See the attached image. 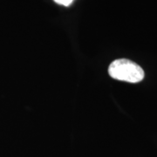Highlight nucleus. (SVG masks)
<instances>
[{
    "label": "nucleus",
    "mask_w": 157,
    "mask_h": 157,
    "mask_svg": "<svg viewBox=\"0 0 157 157\" xmlns=\"http://www.w3.org/2000/svg\"><path fill=\"white\" fill-rule=\"evenodd\" d=\"M108 73L114 79L129 83L140 82L145 76L143 69L138 64L127 59L113 61L108 67Z\"/></svg>",
    "instance_id": "1"
},
{
    "label": "nucleus",
    "mask_w": 157,
    "mask_h": 157,
    "mask_svg": "<svg viewBox=\"0 0 157 157\" xmlns=\"http://www.w3.org/2000/svg\"><path fill=\"white\" fill-rule=\"evenodd\" d=\"M58 5H60L63 6H69L73 4L74 0H53Z\"/></svg>",
    "instance_id": "2"
}]
</instances>
